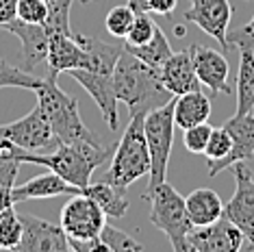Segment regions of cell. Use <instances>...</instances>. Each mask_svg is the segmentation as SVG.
Listing matches in <instances>:
<instances>
[{"instance_id":"6da1fadb","label":"cell","mask_w":254,"mask_h":252,"mask_svg":"<svg viewBox=\"0 0 254 252\" xmlns=\"http://www.w3.org/2000/svg\"><path fill=\"white\" fill-rule=\"evenodd\" d=\"M113 91L115 98L128 107L130 116H146L152 109L163 107L176 98L161 83L159 70L137 59L126 48L113 70Z\"/></svg>"},{"instance_id":"7a4b0ae2","label":"cell","mask_w":254,"mask_h":252,"mask_svg":"<svg viewBox=\"0 0 254 252\" xmlns=\"http://www.w3.org/2000/svg\"><path fill=\"white\" fill-rule=\"evenodd\" d=\"M113 148L115 144L107 148L102 144L96 146L87 144V141H74V144H59L50 152H28L24 148H20L15 159L20 163L44 165L50 172L59 174L61 179H65L67 183H72L74 187L85 189L91 183L94 170L107 161Z\"/></svg>"},{"instance_id":"3957f363","label":"cell","mask_w":254,"mask_h":252,"mask_svg":"<svg viewBox=\"0 0 254 252\" xmlns=\"http://www.w3.org/2000/svg\"><path fill=\"white\" fill-rule=\"evenodd\" d=\"M37 105L46 113L55 135L59 137L61 144H74V141H87V144L100 146V139L91 133L80 120L78 113V100L67 96L59 85L57 78L46 76L42 85L35 89Z\"/></svg>"},{"instance_id":"277c9868","label":"cell","mask_w":254,"mask_h":252,"mask_svg":"<svg viewBox=\"0 0 254 252\" xmlns=\"http://www.w3.org/2000/svg\"><path fill=\"white\" fill-rule=\"evenodd\" d=\"M143 120L146 116H130L128 126L115 144L111 168L102 174V181L111 183L113 187L128 189L135 181L150 174V152Z\"/></svg>"},{"instance_id":"5b68a950","label":"cell","mask_w":254,"mask_h":252,"mask_svg":"<svg viewBox=\"0 0 254 252\" xmlns=\"http://www.w3.org/2000/svg\"><path fill=\"white\" fill-rule=\"evenodd\" d=\"M150 202V224L163 231L176 252H187V235L193 228L187 215L185 198L167 181L141 196Z\"/></svg>"},{"instance_id":"8992f818","label":"cell","mask_w":254,"mask_h":252,"mask_svg":"<svg viewBox=\"0 0 254 252\" xmlns=\"http://www.w3.org/2000/svg\"><path fill=\"white\" fill-rule=\"evenodd\" d=\"M174 126H176L174 98L167 105L157 107L150 113H146L143 130H146V141H148V152H150V183L146 191H152L154 187L165 181L172 144H174Z\"/></svg>"},{"instance_id":"52a82bcc","label":"cell","mask_w":254,"mask_h":252,"mask_svg":"<svg viewBox=\"0 0 254 252\" xmlns=\"http://www.w3.org/2000/svg\"><path fill=\"white\" fill-rule=\"evenodd\" d=\"M0 135L7 137L11 144L24 148L28 152L55 150V148L61 144L39 105L33 109L28 116L15 120V122L2 124L0 126Z\"/></svg>"},{"instance_id":"ba28073f","label":"cell","mask_w":254,"mask_h":252,"mask_svg":"<svg viewBox=\"0 0 254 252\" xmlns=\"http://www.w3.org/2000/svg\"><path fill=\"white\" fill-rule=\"evenodd\" d=\"M235 172V193L228 204H224V215L246 235L248 250L254 252V172L246 161H237Z\"/></svg>"},{"instance_id":"9c48e42d","label":"cell","mask_w":254,"mask_h":252,"mask_svg":"<svg viewBox=\"0 0 254 252\" xmlns=\"http://www.w3.org/2000/svg\"><path fill=\"white\" fill-rule=\"evenodd\" d=\"M107 224L105 211L98 207L96 200L85 193L70 196L65 207L61 209V228L70 239H94L100 237Z\"/></svg>"},{"instance_id":"30bf717a","label":"cell","mask_w":254,"mask_h":252,"mask_svg":"<svg viewBox=\"0 0 254 252\" xmlns=\"http://www.w3.org/2000/svg\"><path fill=\"white\" fill-rule=\"evenodd\" d=\"M246 235L226 215L206 226H193L187 235V252H239Z\"/></svg>"},{"instance_id":"8fae6325","label":"cell","mask_w":254,"mask_h":252,"mask_svg":"<svg viewBox=\"0 0 254 252\" xmlns=\"http://www.w3.org/2000/svg\"><path fill=\"white\" fill-rule=\"evenodd\" d=\"M233 7L228 0H189V9L185 11V22H191L204 31L206 35L217 39L226 50Z\"/></svg>"},{"instance_id":"7c38bea8","label":"cell","mask_w":254,"mask_h":252,"mask_svg":"<svg viewBox=\"0 0 254 252\" xmlns=\"http://www.w3.org/2000/svg\"><path fill=\"white\" fill-rule=\"evenodd\" d=\"M46 65H48V76L57 78L61 72L89 70L91 55L80 44L76 33H72V35L53 33V35H48V59H46Z\"/></svg>"},{"instance_id":"4fadbf2b","label":"cell","mask_w":254,"mask_h":252,"mask_svg":"<svg viewBox=\"0 0 254 252\" xmlns=\"http://www.w3.org/2000/svg\"><path fill=\"white\" fill-rule=\"evenodd\" d=\"M22 220V242L18 246L20 252H67L70 239L61 224L46 222L37 215H20Z\"/></svg>"},{"instance_id":"5bb4252c","label":"cell","mask_w":254,"mask_h":252,"mask_svg":"<svg viewBox=\"0 0 254 252\" xmlns=\"http://www.w3.org/2000/svg\"><path fill=\"white\" fill-rule=\"evenodd\" d=\"M224 128L233 137V148L224 159L209 161V176H217L219 172L233 168L237 161H248L254 157V116H233L224 124Z\"/></svg>"},{"instance_id":"9a60e30c","label":"cell","mask_w":254,"mask_h":252,"mask_svg":"<svg viewBox=\"0 0 254 252\" xmlns=\"http://www.w3.org/2000/svg\"><path fill=\"white\" fill-rule=\"evenodd\" d=\"M72 78L94 98L102 113V120L109 124L111 130H118L120 118H118V98L113 91V74L91 72V70H72Z\"/></svg>"},{"instance_id":"2e32d148","label":"cell","mask_w":254,"mask_h":252,"mask_svg":"<svg viewBox=\"0 0 254 252\" xmlns=\"http://www.w3.org/2000/svg\"><path fill=\"white\" fill-rule=\"evenodd\" d=\"M191 55H193V63H195V72L202 85H206L213 94H233L228 85V59L224 57L219 50L209 48L204 44H191Z\"/></svg>"},{"instance_id":"e0dca14e","label":"cell","mask_w":254,"mask_h":252,"mask_svg":"<svg viewBox=\"0 0 254 252\" xmlns=\"http://www.w3.org/2000/svg\"><path fill=\"white\" fill-rule=\"evenodd\" d=\"M4 31L13 33L20 39L22 46V67L26 72H33L48 59V31L44 24H28L22 20H11L2 26Z\"/></svg>"},{"instance_id":"ac0fdd59","label":"cell","mask_w":254,"mask_h":252,"mask_svg":"<svg viewBox=\"0 0 254 252\" xmlns=\"http://www.w3.org/2000/svg\"><path fill=\"white\" fill-rule=\"evenodd\" d=\"M161 74V83L165 85V89L174 96H183L189 91H198L200 89V78L195 72V63L191 48L174 53L163 63V67L159 70Z\"/></svg>"},{"instance_id":"d6986e66","label":"cell","mask_w":254,"mask_h":252,"mask_svg":"<svg viewBox=\"0 0 254 252\" xmlns=\"http://www.w3.org/2000/svg\"><path fill=\"white\" fill-rule=\"evenodd\" d=\"M83 193V189L74 187L72 183H67L65 179H61L55 172H46L39 174L35 179L15 185L11 189V198L13 202H24V200H42V198H57V196H76Z\"/></svg>"},{"instance_id":"ffe728a7","label":"cell","mask_w":254,"mask_h":252,"mask_svg":"<svg viewBox=\"0 0 254 252\" xmlns=\"http://www.w3.org/2000/svg\"><path fill=\"white\" fill-rule=\"evenodd\" d=\"M185 207H187V215L193 226H206L217 222L224 215V202L219 198L215 189L200 187L193 189L187 198H185Z\"/></svg>"},{"instance_id":"44dd1931","label":"cell","mask_w":254,"mask_h":252,"mask_svg":"<svg viewBox=\"0 0 254 252\" xmlns=\"http://www.w3.org/2000/svg\"><path fill=\"white\" fill-rule=\"evenodd\" d=\"M211 118V98L206 94L198 91H189V94L176 96L174 98V122L181 128H189L195 124H204Z\"/></svg>"},{"instance_id":"7402d4cb","label":"cell","mask_w":254,"mask_h":252,"mask_svg":"<svg viewBox=\"0 0 254 252\" xmlns=\"http://www.w3.org/2000/svg\"><path fill=\"white\" fill-rule=\"evenodd\" d=\"M85 196H89L91 200H96L98 207L105 211L107 217H124L128 211V196H126V189L113 187L107 181H98V183H89L83 189Z\"/></svg>"},{"instance_id":"603a6c76","label":"cell","mask_w":254,"mask_h":252,"mask_svg":"<svg viewBox=\"0 0 254 252\" xmlns=\"http://www.w3.org/2000/svg\"><path fill=\"white\" fill-rule=\"evenodd\" d=\"M239 76H237V111L235 116H248L254 109V48L239 50Z\"/></svg>"},{"instance_id":"cb8c5ba5","label":"cell","mask_w":254,"mask_h":252,"mask_svg":"<svg viewBox=\"0 0 254 252\" xmlns=\"http://www.w3.org/2000/svg\"><path fill=\"white\" fill-rule=\"evenodd\" d=\"M128 53H132L137 57V59H141L143 63H148L150 67H154V70H161L163 67V63L170 59L172 55H174V50H172L170 42H167L165 33L157 28V33H154V37L150 39L148 44H141V46H124Z\"/></svg>"},{"instance_id":"d4e9b609","label":"cell","mask_w":254,"mask_h":252,"mask_svg":"<svg viewBox=\"0 0 254 252\" xmlns=\"http://www.w3.org/2000/svg\"><path fill=\"white\" fill-rule=\"evenodd\" d=\"M44 78L33 76V72H26L24 67H15L9 61L0 59V89L2 87H22L35 91L42 85Z\"/></svg>"},{"instance_id":"484cf974","label":"cell","mask_w":254,"mask_h":252,"mask_svg":"<svg viewBox=\"0 0 254 252\" xmlns=\"http://www.w3.org/2000/svg\"><path fill=\"white\" fill-rule=\"evenodd\" d=\"M22 242V220L13 207L0 211V250H18Z\"/></svg>"},{"instance_id":"4316f807","label":"cell","mask_w":254,"mask_h":252,"mask_svg":"<svg viewBox=\"0 0 254 252\" xmlns=\"http://www.w3.org/2000/svg\"><path fill=\"white\" fill-rule=\"evenodd\" d=\"M70 7H72V0H55V2H50L48 18L44 22L48 35H53V33L72 35L74 33L70 26Z\"/></svg>"},{"instance_id":"83f0119b","label":"cell","mask_w":254,"mask_h":252,"mask_svg":"<svg viewBox=\"0 0 254 252\" xmlns=\"http://www.w3.org/2000/svg\"><path fill=\"white\" fill-rule=\"evenodd\" d=\"M132 22H135V11H132L128 4H118V7L109 9V13L105 18V26H107V33L111 37L124 39L128 35Z\"/></svg>"},{"instance_id":"f1b7e54d","label":"cell","mask_w":254,"mask_h":252,"mask_svg":"<svg viewBox=\"0 0 254 252\" xmlns=\"http://www.w3.org/2000/svg\"><path fill=\"white\" fill-rule=\"evenodd\" d=\"M159 24L154 22L152 13L148 11H141V13H135V22H132L128 35L124 37V46H141V44H148L150 39L154 37Z\"/></svg>"},{"instance_id":"f546056e","label":"cell","mask_w":254,"mask_h":252,"mask_svg":"<svg viewBox=\"0 0 254 252\" xmlns=\"http://www.w3.org/2000/svg\"><path fill=\"white\" fill-rule=\"evenodd\" d=\"M100 239L102 244L107 246L109 252H141L143 246L137 242L135 237H130V235H126L124 231H120V228L115 226H109L105 224L100 233Z\"/></svg>"},{"instance_id":"4dcf8cb0","label":"cell","mask_w":254,"mask_h":252,"mask_svg":"<svg viewBox=\"0 0 254 252\" xmlns=\"http://www.w3.org/2000/svg\"><path fill=\"white\" fill-rule=\"evenodd\" d=\"M230 148H233V137H230L228 130L224 128V126H222V128H213L211 137H209V144H206V148H204L206 163L224 159L230 152Z\"/></svg>"},{"instance_id":"1f68e13d","label":"cell","mask_w":254,"mask_h":252,"mask_svg":"<svg viewBox=\"0 0 254 252\" xmlns=\"http://www.w3.org/2000/svg\"><path fill=\"white\" fill-rule=\"evenodd\" d=\"M211 130H213V126H209V122L185 128L183 130L185 150L191 152V154H204V148L209 144V137H211Z\"/></svg>"},{"instance_id":"d6a6232c","label":"cell","mask_w":254,"mask_h":252,"mask_svg":"<svg viewBox=\"0 0 254 252\" xmlns=\"http://www.w3.org/2000/svg\"><path fill=\"white\" fill-rule=\"evenodd\" d=\"M48 7L46 0H18V20L28 24H44L48 18Z\"/></svg>"},{"instance_id":"836d02e7","label":"cell","mask_w":254,"mask_h":252,"mask_svg":"<svg viewBox=\"0 0 254 252\" xmlns=\"http://www.w3.org/2000/svg\"><path fill=\"white\" fill-rule=\"evenodd\" d=\"M244 48H254V15L248 24L228 33L226 53L228 50H244Z\"/></svg>"},{"instance_id":"e575fe53","label":"cell","mask_w":254,"mask_h":252,"mask_svg":"<svg viewBox=\"0 0 254 252\" xmlns=\"http://www.w3.org/2000/svg\"><path fill=\"white\" fill-rule=\"evenodd\" d=\"M70 248L74 252H109L100 237H94V239H70Z\"/></svg>"},{"instance_id":"d590c367","label":"cell","mask_w":254,"mask_h":252,"mask_svg":"<svg viewBox=\"0 0 254 252\" xmlns=\"http://www.w3.org/2000/svg\"><path fill=\"white\" fill-rule=\"evenodd\" d=\"M146 7L150 13L157 15H174V11L178 7V0H146Z\"/></svg>"},{"instance_id":"8d00e7d4","label":"cell","mask_w":254,"mask_h":252,"mask_svg":"<svg viewBox=\"0 0 254 252\" xmlns=\"http://www.w3.org/2000/svg\"><path fill=\"white\" fill-rule=\"evenodd\" d=\"M18 0H0V28L18 18Z\"/></svg>"},{"instance_id":"74e56055","label":"cell","mask_w":254,"mask_h":252,"mask_svg":"<svg viewBox=\"0 0 254 252\" xmlns=\"http://www.w3.org/2000/svg\"><path fill=\"white\" fill-rule=\"evenodd\" d=\"M18 152H20V146L11 144L7 137L0 135V159H2V157H13L15 159V154H18Z\"/></svg>"},{"instance_id":"f35d334b","label":"cell","mask_w":254,"mask_h":252,"mask_svg":"<svg viewBox=\"0 0 254 252\" xmlns=\"http://www.w3.org/2000/svg\"><path fill=\"white\" fill-rule=\"evenodd\" d=\"M126 4H128V7H130L132 11H135V13H141V11H148V7H146V0H128V2H126ZM148 13H150V11H148Z\"/></svg>"},{"instance_id":"ab89813d","label":"cell","mask_w":254,"mask_h":252,"mask_svg":"<svg viewBox=\"0 0 254 252\" xmlns=\"http://www.w3.org/2000/svg\"><path fill=\"white\" fill-rule=\"evenodd\" d=\"M174 33H176V37H183L185 33H187V28H183V24H178V26L174 28Z\"/></svg>"},{"instance_id":"60d3db41","label":"cell","mask_w":254,"mask_h":252,"mask_svg":"<svg viewBox=\"0 0 254 252\" xmlns=\"http://www.w3.org/2000/svg\"><path fill=\"white\" fill-rule=\"evenodd\" d=\"M80 2H85V4H87V2H96V0H80Z\"/></svg>"},{"instance_id":"b9f144b4","label":"cell","mask_w":254,"mask_h":252,"mask_svg":"<svg viewBox=\"0 0 254 252\" xmlns=\"http://www.w3.org/2000/svg\"><path fill=\"white\" fill-rule=\"evenodd\" d=\"M46 2H48V4H50V2H55V0H46Z\"/></svg>"}]
</instances>
